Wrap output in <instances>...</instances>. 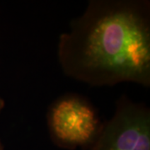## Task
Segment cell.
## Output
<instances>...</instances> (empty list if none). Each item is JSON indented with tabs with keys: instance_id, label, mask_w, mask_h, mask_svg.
<instances>
[{
	"instance_id": "4",
	"label": "cell",
	"mask_w": 150,
	"mask_h": 150,
	"mask_svg": "<svg viewBox=\"0 0 150 150\" xmlns=\"http://www.w3.org/2000/svg\"><path fill=\"white\" fill-rule=\"evenodd\" d=\"M4 107H5V101H4V99L2 97V95L0 94V114H1V112H3Z\"/></svg>"
},
{
	"instance_id": "3",
	"label": "cell",
	"mask_w": 150,
	"mask_h": 150,
	"mask_svg": "<svg viewBox=\"0 0 150 150\" xmlns=\"http://www.w3.org/2000/svg\"><path fill=\"white\" fill-rule=\"evenodd\" d=\"M88 150H150V108L122 95Z\"/></svg>"
},
{
	"instance_id": "1",
	"label": "cell",
	"mask_w": 150,
	"mask_h": 150,
	"mask_svg": "<svg viewBox=\"0 0 150 150\" xmlns=\"http://www.w3.org/2000/svg\"><path fill=\"white\" fill-rule=\"evenodd\" d=\"M57 57L67 77L92 87H150L149 0H90L62 33Z\"/></svg>"
},
{
	"instance_id": "2",
	"label": "cell",
	"mask_w": 150,
	"mask_h": 150,
	"mask_svg": "<svg viewBox=\"0 0 150 150\" xmlns=\"http://www.w3.org/2000/svg\"><path fill=\"white\" fill-rule=\"evenodd\" d=\"M46 121L52 142L65 150L88 149L103 123L93 104L75 93L57 98L48 106Z\"/></svg>"
},
{
	"instance_id": "5",
	"label": "cell",
	"mask_w": 150,
	"mask_h": 150,
	"mask_svg": "<svg viewBox=\"0 0 150 150\" xmlns=\"http://www.w3.org/2000/svg\"><path fill=\"white\" fill-rule=\"evenodd\" d=\"M0 150H5L4 149V144H3L1 139H0Z\"/></svg>"
}]
</instances>
